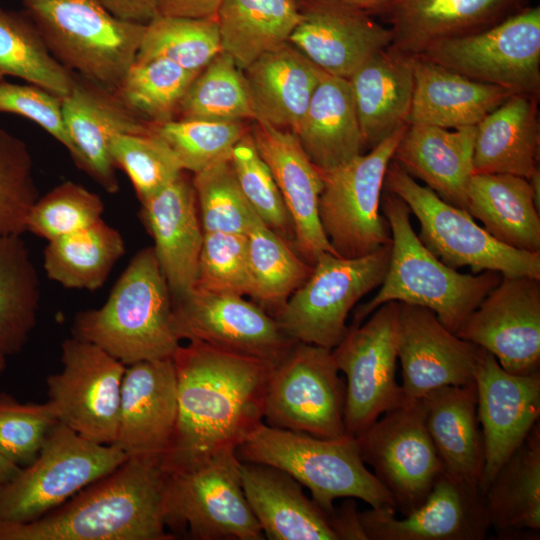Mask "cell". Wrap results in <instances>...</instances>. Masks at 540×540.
I'll list each match as a JSON object with an SVG mask.
<instances>
[{
  "mask_svg": "<svg viewBox=\"0 0 540 540\" xmlns=\"http://www.w3.org/2000/svg\"><path fill=\"white\" fill-rule=\"evenodd\" d=\"M177 378V423L161 460L165 473L191 468L214 453L237 449L263 422L273 365L198 341L172 357Z\"/></svg>",
  "mask_w": 540,
  "mask_h": 540,
  "instance_id": "1",
  "label": "cell"
},
{
  "mask_svg": "<svg viewBox=\"0 0 540 540\" xmlns=\"http://www.w3.org/2000/svg\"><path fill=\"white\" fill-rule=\"evenodd\" d=\"M166 473L157 461L127 458L68 501L30 522H0V540H170Z\"/></svg>",
  "mask_w": 540,
  "mask_h": 540,
  "instance_id": "2",
  "label": "cell"
},
{
  "mask_svg": "<svg viewBox=\"0 0 540 540\" xmlns=\"http://www.w3.org/2000/svg\"><path fill=\"white\" fill-rule=\"evenodd\" d=\"M380 207L391 232L389 265L377 294L356 307L353 325L361 324L382 304L396 301L433 311L455 333L502 275L490 270L463 274L447 266L420 241L410 222V209L399 196L385 191Z\"/></svg>",
  "mask_w": 540,
  "mask_h": 540,
  "instance_id": "3",
  "label": "cell"
},
{
  "mask_svg": "<svg viewBox=\"0 0 540 540\" xmlns=\"http://www.w3.org/2000/svg\"><path fill=\"white\" fill-rule=\"evenodd\" d=\"M72 332L125 366L173 357L181 340L171 291L153 247L133 256L101 307L77 314Z\"/></svg>",
  "mask_w": 540,
  "mask_h": 540,
  "instance_id": "4",
  "label": "cell"
},
{
  "mask_svg": "<svg viewBox=\"0 0 540 540\" xmlns=\"http://www.w3.org/2000/svg\"><path fill=\"white\" fill-rule=\"evenodd\" d=\"M243 462L277 468L302 486L328 512L339 498L360 499L371 508H392L389 492L362 460L356 438H321L261 422L237 448Z\"/></svg>",
  "mask_w": 540,
  "mask_h": 540,
  "instance_id": "5",
  "label": "cell"
},
{
  "mask_svg": "<svg viewBox=\"0 0 540 540\" xmlns=\"http://www.w3.org/2000/svg\"><path fill=\"white\" fill-rule=\"evenodd\" d=\"M51 55L68 71L116 90L135 62L146 25L121 20L100 0H20Z\"/></svg>",
  "mask_w": 540,
  "mask_h": 540,
  "instance_id": "6",
  "label": "cell"
},
{
  "mask_svg": "<svg viewBox=\"0 0 540 540\" xmlns=\"http://www.w3.org/2000/svg\"><path fill=\"white\" fill-rule=\"evenodd\" d=\"M383 190L399 196L419 221V239L441 262L473 274L490 270L502 276L540 279V252L509 247L479 226L464 209L442 200L416 182L393 160L386 170Z\"/></svg>",
  "mask_w": 540,
  "mask_h": 540,
  "instance_id": "7",
  "label": "cell"
},
{
  "mask_svg": "<svg viewBox=\"0 0 540 540\" xmlns=\"http://www.w3.org/2000/svg\"><path fill=\"white\" fill-rule=\"evenodd\" d=\"M128 457L115 445L90 441L58 422L36 458L0 485V522H30L108 475Z\"/></svg>",
  "mask_w": 540,
  "mask_h": 540,
  "instance_id": "8",
  "label": "cell"
},
{
  "mask_svg": "<svg viewBox=\"0 0 540 540\" xmlns=\"http://www.w3.org/2000/svg\"><path fill=\"white\" fill-rule=\"evenodd\" d=\"M391 243L361 257L323 252L305 282L274 319L295 342L333 349L345 337L347 317L356 303L385 278Z\"/></svg>",
  "mask_w": 540,
  "mask_h": 540,
  "instance_id": "9",
  "label": "cell"
},
{
  "mask_svg": "<svg viewBox=\"0 0 540 540\" xmlns=\"http://www.w3.org/2000/svg\"><path fill=\"white\" fill-rule=\"evenodd\" d=\"M237 449L166 473V527L196 540H261L263 532L243 491Z\"/></svg>",
  "mask_w": 540,
  "mask_h": 540,
  "instance_id": "10",
  "label": "cell"
},
{
  "mask_svg": "<svg viewBox=\"0 0 540 540\" xmlns=\"http://www.w3.org/2000/svg\"><path fill=\"white\" fill-rule=\"evenodd\" d=\"M406 127L368 153L321 173L323 189L318 215L338 256L361 257L391 243L388 221L380 215L379 209L386 170Z\"/></svg>",
  "mask_w": 540,
  "mask_h": 540,
  "instance_id": "11",
  "label": "cell"
},
{
  "mask_svg": "<svg viewBox=\"0 0 540 540\" xmlns=\"http://www.w3.org/2000/svg\"><path fill=\"white\" fill-rule=\"evenodd\" d=\"M345 391L331 349L295 342L272 367L263 421L271 427L316 437H343L348 434L344 421Z\"/></svg>",
  "mask_w": 540,
  "mask_h": 540,
  "instance_id": "12",
  "label": "cell"
},
{
  "mask_svg": "<svg viewBox=\"0 0 540 540\" xmlns=\"http://www.w3.org/2000/svg\"><path fill=\"white\" fill-rule=\"evenodd\" d=\"M420 56L470 79L537 97L540 7H528L481 31L445 40Z\"/></svg>",
  "mask_w": 540,
  "mask_h": 540,
  "instance_id": "13",
  "label": "cell"
},
{
  "mask_svg": "<svg viewBox=\"0 0 540 540\" xmlns=\"http://www.w3.org/2000/svg\"><path fill=\"white\" fill-rule=\"evenodd\" d=\"M355 438L362 460L402 516L425 501L444 472L425 425L421 399H404Z\"/></svg>",
  "mask_w": 540,
  "mask_h": 540,
  "instance_id": "14",
  "label": "cell"
},
{
  "mask_svg": "<svg viewBox=\"0 0 540 540\" xmlns=\"http://www.w3.org/2000/svg\"><path fill=\"white\" fill-rule=\"evenodd\" d=\"M398 306L396 301L382 304L364 324L349 327L331 350L346 377L344 421L347 433L354 437L404 401L396 380Z\"/></svg>",
  "mask_w": 540,
  "mask_h": 540,
  "instance_id": "15",
  "label": "cell"
},
{
  "mask_svg": "<svg viewBox=\"0 0 540 540\" xmlns=\"http://www.w3.org/2000/svg\"><path fill=\"white\" fill-rule=\"evenodd\" d=\"M61 363L47 378L48 403L58 421L90 441L112 445L126 366L74 336L61 345Z\"/></svg>",
  "mask_w": 540,
  "mask_h": 540,
  "instance_id": "16",
  "label": "cell"
},
{
  "mask_svg": "<svg viewBox=\"0 0 540 540\" xmlns=\"http://www.w3.org/2000/svg\"><path fill=\"white\" fill-rule=\"evenodd\" d=\"M240 475L248 504L268 539L367 540L353 498L328 512L277 468L241 461Z\"/></svg>",
  "mask_w": 540,
  "mask_h": 540,
  "instance_id": "17",
  "label": "cell"
},
{
  "mask_svg": "<svg viewBox=\"0 0 540 540\" xmlns=\"http://www.w3.org/2000/svg\"><path fill=\"white\" fill-rule=\"evenodd\" d=\"M180 340L198 341L276 365L295 341L257 303L243 296L193 289L173 301Z\"/></svg>",
  "mask_w": 540,
  "mask_h": 540,
  "instance_id": "18",
  "label": "cell"
},
{
  "mask_svg": "<svg viewBox=\"0 0 540 540\" xmlns=\"http://www.w3.org/2000/svg\"><path fill=\"white\" fill-rule=\"evenodd\" d=\"M455 334L511 374L540 371V279L502 276Z\"/></svg>",
  "mask_w": 540,
  "mask_h": 540,
  "instance_id": "19",
  "label": "cell"
},
{
  "mask_svg": "<svg viewBox=\"0 0 540 540\" xmlns=\"http://www.w3.org/2000/svg\"><path fill=\"white\" fill-rule=\"evenodd\" d=\"M367 540H482L491 529L479 486L443 472L425 501L402 518L392 508L359 511Z\"/></svg>",
  "mask_w": 540,
  "mask_h": 540,
  "instance_id": "20",
  "label": "cell"
},
{
  "mask_svg": "<svg viewBox=\"0 0 540 540\" xmlns=\"http://www.w3.org/2000/svg\"><path fill=\"white\" fill-rule=\"evenodd\" d=\"M482 348L459 338L425 307L399 303L398 359L404 399L474 381Z\"/></svg>",
  "mask_w": 540,
  "mask_h": 540,
  "instance_id": "21",
  "label": "cell"
},
{
  "mask_svg": "<svg viewBox=\"0 0 540 540\" xmlns=\"http://www.w3.org/2000/svg\"><path fill=\"white\" fill-rule=\"evenodd\" d=\"M477 417L484 440L485 464L479 488L489 483L524 442L540 417V371L515 375L482 349L475 372Z\"/></svg>",
  "mask_w": 540,
  "mask_h": 540,
  "instance_id": "22",
  "label": "cell"
},
{
  "mask_svg": "<svg viewBox=\"0 0 540 540\" xmlns=\"http://www.w3.org/2000/svg\"><path fill=\"white\" fill-rule=\"evenodd\" d=\"M177 378L172 358L126 366L113 443L128 458L161 464L177 423Z\"/></svg>",
  "mask_w": 540,
  "mask_h": 540,
  "instance_id": "23",
  "label": "cell"
},
{
  "mask_svg": "<svg viewBox=\"0 0 540 540\" xmlns=\"http://www.w3.org/2000/svg\"><path fill=\"white\" fill-rule=\"evenodd\" d=\"M301 19L289 42L325 73L348 79L393 42L390 28L338 0H297Z\"/></svg>",
  "mask_w": 540,
  "mask_h": 540,
  "instance_id": "24",
  "label": "cell"
},
{
  "mask_svg": "<svg viewBox=\"0 0 540 540\" xmlns=\"http://www.w3.org/2000/svg\"><path fill=\"white\" fill-rule=\"evenodd\" d=\"M61 100L71 158L106 192L116 193L119 183L110 152L112 138L151 132V124L132 112L114 90L76 74L70 92Z\"/></svg>",
  "mask_w": 540,
  "mask_h": 540,
  "instance_id": "25",
  "label": "cell"
},
{
  "mask_svg": "<svg viewBox=\"0 0 540 540\" xmlns=\"http://www.w3.org/2000/svg\"><path fill=\"white\" fill-rule=\"evenodd\" d=\"M250 135L269 167L292 219L293 244L297 253L311 266L323 252L337 255L318 215V201L323 189L321 172L311 162L295 133L253 121Z\"/></svg>",
  "mask_w": 540,
  "mask_h": 540,
  "instance_id": "26",
  "label": "cell"
},
{
  "mask_svg": "<svg viewBox=\"0 0 540 540\" xmlns=\"http://www.w3.org/2000/svg\"><path fill=\"white\" fill-rule=\"evenodd\" d=\"M185 172L142 202L140 211L173 301L195 287L204 236L192 179Z\"/></svg>",
  "mask_w": 540,
  "mask_h": 540,
  "instance_id": "27",
  "label": "cell"
},
{
  "mask_svg": "<svg viewBox=\"0 0 540 540\" xmlns=\"http://www.w3.org/2000/svg\"><path fill=\"white\" fill-rule=\"evenodd\" d=\"M526 0H396L384 15L392 44L419 55L439 42L472 34L521 10Z\"/></svg>",
  "mask_w": 540,
  "mask_h": 540,
  "instance_id": "28",
  "label": "cell"
},
{
  "mask_svg": "<svg viewBox=\"0 0 540 540\" xmlns=\"http://www.w3.org/2000/svg\"><path fill=\"white\" fill-rule=\"evenodd\" d=\"M365 148L409 124L414 55L393 44L363 62L348 78Z\"/></svg>",
  "mask_w": 540,
  "mask_h": 540,
  "instance_id": "29",
  "label": "cell"
},
{
  "mask_svg": "<svg viewBox=\"0 0 540 540\" xmlns=\"http://www.w3.org/2000/svg\"><path fill=\"white\" fill-rule=\"evenodd\" d=\"M476 126L445 129L408 124L392 160L445 202L465 210Z\"/></svg>",
  "mask_w": 540,
  "mask_h": 540,
  "instance_id": "30",
  "label": "cell"
},
{
  "mask_svg": "<svg viewBox=\"0 0 540 540\" xmlns=\"http://www.w3.org/2000/svg\"><path fill=\"white\" fill-rule=\"evenodd\" d=\"M512 94L510 90L470 79L414 55V91L409 124L445 129L476 126Z\"/></svg>",
  "mask_w": 540,
  "mask_h": 540,
  "instance_id": "31",
  "label": "cell"
},
{
  "mask_svg": "<svg viewBox=\"0 0 540 540\" xmlns=\"http://www.w3.org/2000/svg\"><path fill=\"white\" fill-rule=\"evenodd\" d=\"M255 121L295 132L325 74L290 42L257 58L243 70Z\"/></svg>",
  "mask_w": 540,
  "mask_h": 540,
  "instance_id": "32",
  "label": "cell"
},
{
  "mask_svg": "<svg viewBox=\"0 0 540 540\" xmlns=\"http://www.w3.org/2000/svg\"><path fill=\"white\" fill-rule=\"evenodd\" d=\"M421 400L425 425L444 471L479 486L485 449L475 380L436 389Z\"/></svg>",
  "mask_w": 540,
  "mask_h": 540,
  "instance_id": "33",
  "label": "cell"
},
{
  "mask_svg": "<svg viewBox=\"0 0 540 540\" xmlns=\"http://www.w3.org/2000/svg\"><path fill=\"white\" fill-rule=\"evenodd\" d=\"M537 97L515 93L477 125L474 174H511L529 179L538 170Z\"/></svg>",
  "mask_w": 540,
  "mask_h": 540,
  "instance_id": "34",
  "label": "cell"
},
{
  "mask_svg": "<svg viewBox=\"0 0 540 540\" xmlns=\"http://www.w3.org/2000/svg\"><path fill=\"white\" fill-rule=\"evenodd\" d=\"M293 133L321 173L362 154L364 141L348 79L325 73Z\"/></svg>",
  "mask_w": 540,
  "mask_h": 540,
  "instance_id": "35",
  "label": "cell"
},
{
  "mask_svg": "<svg viewBox=\"0 0 540 540\" xmlns=\"http://www.w3.org/2000/svg\"><path fill=\"white\" fill-rule=\"evenodd\" d=\"M490 527L500 539H539L540 424L499 468L484 492Z\"/></svg>",
  "mask_w": 540,
  "mask_h": 540,
  "instance_id": "36",
  "label": "cell"
},
{
  "mask_svg": "<svg viewBox=\"0 0 540 540\" xmlns=\"http://www.w3.org/2000/svg\"><path fill=\"white\" fill-rule=\"evenodd\" d=\"M465 210L499 242L540 252V216L528 179L511 174H473Z\"/></svg>",
  "mask_w": 540,
  "mask_h": 540,
  "instance_id": "37",
  "label": "cell"
},
{
  "mask_svg": "<svg viewBox=\"0 0 540 540\" xmlns=\"http://www.w3.org/2000/svg\"><path fill=\"white\" fill-rule=\"evenodd\" d=\"M300 19L297 0H223L216 15L222 51L244 70L289 42Z\"/></svg>",
  "mask_w": 540,
  "mask_h": 540,
  "instance_id": "38",
  "label": "cell"
},
{
  "mask_svg": "<svg viewBox=\"0 0 540 540\" xmlns=\"http://www.w3.org/2000/svg\"><path fill=\"white\" fill-rule=\"evenodd\" d=\"M40 304V281L21 236L0 238V374L33 331Z\"/></svg>",
  "mask_w": 540,
  "mask_h": 540,
  "instance_id": "39",
  "label": "cell"
},
{
  "mask_svg": "<svg viewBox=\"0 0 540 540\" xmlns=\"http://www.w3.org/2000/svg\"><path fill=\"white\" fill-rule=\"evenodd\" d=\"M125 253L117 229L103 219L69 235L48 241L43 265L49 279L70 289L96 290Z\"/></svg>",
  "mask_w": 540,
  "mask_h": 540,
  "instance_id": "40",
  "label": "cell"
},
{
  "mask_svg": "<svg viewBox=\"0 0 540 540\" xmlns=\"http://www.w3.org/2000/svg\"><path fill=\"white\" fill-rule=\"evenodd\" d=\"M11 76L60 98L71 90L75 74L49 52L29 15L0 6V80Z\"/></svg>",
  "mask_w": 540,
  "mask_h": 540,
  "instance_id": "41",
  "label": "cell"
},
{
  "mask_svg": "<svg viewBox=\"0 0 540 540\" xmlns=\"http://www.w3.org/2000/svg\"><path fill=\"white\" fill-rule=\"evenodd\" d=\"M246 235L252 284L250 297L274 318L309 277L312 266L259 216Z\"/></svg>",
  "mask_w": 540,
  "mask_h": 540,
  "instance_id": "42",
  "label": "cell"
},
{
  "mask_svg": "<svg viewBox=\"0 0 540 540\" xmlns=\"http://www.w3.org/2000/svg\"><path fill=\"white\" fill-rule=\"evenodd\" d=\"M176 119L255 121L251 94L243 73L220 52L191 83Z\"/></svg>",
  "mask_w": 540,
  "mask_h": 540,
  "instance_id": "43",
  "label": "cell"
},
{
  "mask_svg": "<svg viewBox=\"0 0 540 540\" xmlns=\"http://www.w3.org/2000/svg\"><path fill=\"white\" fill-rule=\"evenodd\" d=\"M198 74L165 59L135 61L115 92L137 116L150 124H162L177 118Z\"/></svg>",
  "mask_w": 540,
  "mask_h": 540,
  "instance_id": "44",
  "label": "cell"
},
{
  "mask_svg": "<svg viewBox=\"0 0 540 540\" xmlns=\"http://www.w3.org/2000/svg\"><path fill=\"white\" fill-rule=\"evenodd\" d=\"M222 52L216 18L157 15L147 25L135 61L165 59L200 72Z\"/></svg>",
  "mask_w": 540,
  "mask_h": 540,
  "instance_id": "45",
  "label": "cell"
},
{
  "mask_svg": "<svg viewBox=\"0 0 540 540\" xmlns=\"http://www.w3.org/2000/svg\"><path fill=\"white\" fill-rule=\"evenodd\" d=\"M151 128L170 146L183 170L194 174L230 159L250 125L246 121L174 119L151 124Z\"/></svg>",
  "mask_w": 540,
  "mask_h": 540,
  "instance_id": "46",
  "label": "cell"
},
{
  "mask_svg": "<svg viewBox=\"0 0 540 540\" xmlns=\"http://www.w3.org/2000/svg\"><path fill=\"white\" fill-rule=\"evenodd\" d=\"M230 159L193 175L192 184L204 232L247 234L258 217L238 184Z\"/></svg>",
  "mask_w": 540,
  "mask_h": 540,
  "instance_id": "47",
  "label": "cell"
},
{
  "mask_svg": "<svg viewBox=\"0 0 540 540\" xmlns=\"http://www.w3.org/2000/svg\"><path fill=\"white\" fill-rule=\"evenodd\" d=\"M110 152L116 168L129 177L140 203L160 192L184 171L170 146L153 130L114 136Z\"/></svg>",
  "mask_w": 540,
  "mask_h": 540,
  "instance_id": "48",
  "label": "cell"
},
{
  "mask_svg": "<svg viewBox=\"0 0 540 540\" xmlns=\"http://www.w3.org/2000/svg\"><path fill=\"white\" fill-rule=\"evenodd\" d=\"M38 198L27 144L0 126V238L26 232L27 216Z\"/></svg>",
  "mask_w": 540,
  "mask_h": 540,
  "instance_id": "49",
  "label": "cell"
},
{
  "mask_svg": "<svg viewBox=\"0 0 540 540\" xmlns=\"http://www.w3.org/2000/svg\"><path fill=\"white\" fill-rule=\"evenodd\" d=\"M101 197L86 187L65 181L36 200L26 220V231L47 241L72 234L102 219Z\"/></svg>",
  "mask_w": 540,
  "mask_h": 540,
  "instance_id": "50",
  "label": "cell"
},
{
  "mask_svg": "<svg viewBox=\"0 0 540 540\" xmlns=\"http://www.w3.org/2000/svg\"><path fill=\"white\" fill-rule=\"evenodd\" d=\"M238 184L256 214L283 239L293 243V222L274 177L259 155L249 132L231 154Z\"/></svg>",
  "mask_w": 540,
  "mask_h": 540,
  "instance_id": "51",
  "label": "cell"
},
{
  "mask_svg": "<svg viewBox=\"0 0 540 540\" xmlns=\"http://www.w3.org/2000/svg\"><path fill=\"white\" fill-rule=\"evenodd\" d=\"M194 289L251 295L246 234L204 232Z\"/></svg>",
  "mask_w": 540,
  "mask_h": 540,
  "instance_id": "52",
  "label": "cell"
},
{
  "mask_svg": "<svg viewBox=\"0 0 540 540\" xmlns=\"http://www.w3.org/2000/svg\"><path fill=\"white\" fill-rule=\"evenodd\" d=\"M58 419L48 403H20L0 393V454L17 465L30 464Z\"/></svg>",
  "mask_w": 540,
  "mask_h": 540,
  "instance_id": "53",
  "label": "cell"
},
{
  "mask_svg": "<svg viewBox=\"0 0 540 540\" xmlns=\"http://www.w3.org/2000/svg\"><path fill=\"white\" fill-rule=\"evenodd\" d=\"M0 113L25 117L49 133L71 154L72 144L64 125L62 100L33 84L0 80Z\"/></svg>",
  "mask_w": 540,
  "mask_h": 540,
  "instance_id": "54",
  "label": "cell"
},
{
  "mask_svg": "<svg viewBox=\"0 0 540 540\" xmlns=\"http://www.w3.org/2000/svg\"><path fill=\"white\" fill-rule=\"evenodd\" d=\"M223 0H159L158 15L184 18H216Z\"/></svg>",
  "mask_w": 540,
  "mask_h": 540,
  "instance_id": "55",
  "label": "cell"
},
{
  "mask_svg": "<svg viewBox=\"0 0 540 540\" xmlns=\"http://www.w3.org/2000/svg\"><path fill=\"white\" fill-rule=\"evenodd\" d=\"M159 0H100L117 18L136 24L147 25L158 15Z\"/></svg>",
  "mask_w": 540,
  "mask_h": 540,
  "instance_id": "56",
  "label": "cell"
},
{
  "mask_svg": "<svg viewBox=\"0 0 540 540\" xmlns=\"http://www.w3.org/2000/svg\"><path fill=\"white\" fill-rule=\"evenodd\" d=\"M346 5L364 11L370 15H385L396 0H338Z\"/></svg>",
  "mask_w": 540,
  "mask_h": 540,
  "instance_id": "57",
  "label": "cell"
},
{
  "mask_svg": "<svg viewBox=\"0 0 540 540\" xmlns=\"http://www.w3.org/2000/svg\"><path fill=\"white\" fill-rule=\"evenodd\" d=\"M21 467L0 454V485L14 478Z\"/></svg>",
  "mask_w": 540,
  "mask_h": 540,
  "instance_id": "58",
  "label": "cell"
}]
</instances>
